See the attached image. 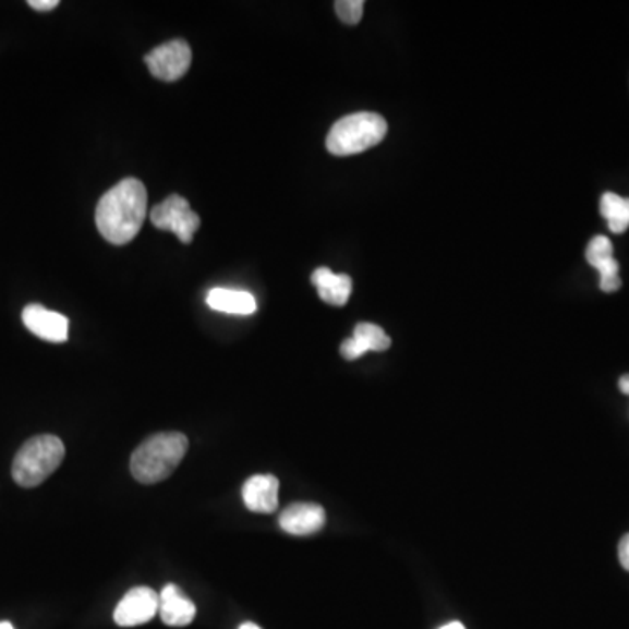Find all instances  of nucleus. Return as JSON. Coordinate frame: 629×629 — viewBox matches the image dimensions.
<instances>
[{"instance_id": "f257e3e1", "label": "nucleus", "mask_w": 629, "mask_h": 629, "mask_svg": "<svg viewBox=\"0 0 629 629\" xmlns=\"http://www.w3.org/2000/svg\"><path fill=\"white\" fill-rule=\"evenodd\" d=\"M147 217V190L138 179H124L101 196L95 211L98 231L112 245L137 237Z\"/></svg>"}, {"instance_id": "f03ea898", "label": "nucleus", "mask_w": 629, "mask_h": 629, "mask_svg": "<svg viewBox=\"0 0 629 629\" xmlns=\"http://www.w3.org/2000/svg\"><path fill=\"white\" fill-rule=\"evenodd\" d=\"M190 448V440L181 432H161L149 437L133 451L130 471L142 484L167 480L181 465Z\"/></svg>"}, {"instance_id": "7ed1b4c3", "label": "nucleus", "mask_w": 629, "mask_h": 629, "mask_svg": "<svg viewBox=\"0 0 629 629\" xmlns=\"http://www.w3.org/2000/svg\"><path fill=\"white\" fill-rule=\"evenodd\" d=\"M65 446L57 436H37L28 439L14 457L13 480L22 488H36L62 465Z\"/></svg>"}, {"instance_id": "20e7f679", "label": "nucleus", "mask_w": 629, "mask_h": 629, "mask_svg": "<svg viewBox=\"0 0 629 629\" xmlns=\"http://www.w3.org/2000/svg\"><path fill=\"white\" fill-rule=\"evenodd\" d=\"M387 121L374 112L344 116L330 129L326 146L330 155L352 156L378 146L387 135Z\"/></svg>"}, {"instance_id": "39448f33", "label": "nucleus", "mask_w": 629, "mask_h": 629, "mask_svg": "<svg viewBox=\"0 0 629 629\" xmlns=\"http://www.w3.org/2000/svg\"><path fill=\"white\" fill-rule=\"evenodd\" d=\"M150 220L161 231H172L182 243L193 242L199 228V216L191 210L190 202L181 194H172L150 210Z\"/></svg>"}, {"instance_id": "423d86ee", "label": "nucleus", "mask_w": 629, "mask_h": 629, "mask_svg": "<svg viewBox=\"0 0 629 629\" xmlns=\"http://www.w3.org/2000/svg\"><path fill=\"white\" fill-rule=\"evenodd\" d=\"M193 53L184 39H173L158 46L146 55V65L150 74L159 81H179L190 71Z\"/></svg>"}, {"instance_id": "0eeeda50", "label": "nucleus", "mask_w": 629, "mask_h": 629, "mask_svg": "<svg viewBox=\"0 0 629 629\" xmlns=\"http://www.w3.org/2000/svg\"><path fill=\"white\" fill-rule=\"evenodd\" d=\"M159 612V594L150 588H133L114 610L116 625L123 628L146 625Z\"/></svg>"}, {"instance_id": "6e6552de", "label": "nucleus", "mask_w": 629, "mask_h": 629, "mask_svg": "<svg viewBox=\"0 0 629 629\" xmlns=\"http://www.w3.org/2000/svg\"><path fill=\"white\" fill-rule=\"evenodd\" d=\"M22 320L32 335L49 343H63L69 339V318L40 304H28L27 309L23 310Z\"/></svg>"}, {"instance_id": "1a4fd4ad", "label": "nucleus", "mask_w": 629, "mask_h": 629, "mask_svg": "<svg viewBox=\"0 0 629 629\" xmlns=\"http://www.w3.org/2000/svg\"><path fill=\"white\" fill-rule=\"evenodd\" d=\"M278 524L283 532L291 535H313L320 532L326 524V511L317 504H292L283 509L278 518Z\"/></svg>"}, {"instance_id": "9d476101", "label": "nucleus", "mask_w": 629, "mask_h": 629, "mask_svg": "<svg viewBox=\"0 0 629 629\" xmlns=\"http://www.w3.org/2000/svg\"><path fill=\"white\" fill-rule=\"evenodd\" d=\"M278 483L275 475L257 474L252 475L243 484L242 497L246 509L259 515H271L278 509Z\"/></svg>"}, {"instance_id": "9b49d317", "label": "nucleus", "mask_w": 629, "mask_h": 629, "mask_svg": "<svg viewBox=\"0 0 629 629\" xmlns=\"http://www.w3.org/2000/svg\"><path fill=\"white\" fill-rule=\"evenodd\" d=\"M392 344L385 330L374 324H359L352 338L344 339L341 353L347 361H355L367 352H385Z\"/></svg>"}, {"instance_id": "f8f14e48", "label": "nucleus", "mask_w": 629, "mask_h": 629, "mask_svg": "<svg viewBox=\"0 0 629 629\" xmlns=\"http://www.w3.org/2000/svg\"><path fill=\"white\" fill-rule=\"evenodd\" d=\"M159 616L165 625L182 628L193 622L196 617V607L177 585H165L159 593Z\"/></svg>"}, {"instance_id": "ddd939ff", "label": "nucleus", "mask_w": 629, "mask_h": 629, "mask_svg": "<svg viewBox=\"0 0 629 629\" xmlns=\"http://www.w3.org/2000/svg\"><path fill=\"white\" fill-rule=\"evenodd\" d=\"M312 283L317 287L320 300L332 306H344L352 294V278L332 274L329 268L315 269Z\"/></svg>"}, {"instance_id": "4468645a", "label": "nucleus", "mask_w": 629, "mask_h": 629, "mask_svg": "<svg viewBox=\"0 0 629 629\" xmlns=\"http://www.w3.org/2000/svg\"><path fill=\"white\" fill-rule=\"evenodd\" d=\"M207 304L211 310L229 315H252L256 312V298L251 292L233 291L225 287H216L207 294Z\"/></svg>"}, {"instance_id": "2eb2a0df", "label": "nucleus", "mask_w": 629, "mask_h": 629, "mask_svg": "<svg viewBox=\"0 0 629 629\" xmlns=\"http://www.w3.org/2000/svg\"><path fill=\"white\" fill-rule=\"evenodd\" d=\"M600 210L608 220V228L614 233H625L629 228V198H620L619 194L605 193L600 203Z\"/></svg>"}, {"instance_id": "dca6fc26", "label": "nucleus", "mask_w": 629, "mask_h": 629, "mask_svg": "<svg viewBox=\"0 0 629 629\" xmlns=\"http://www.w3.org/2000/svg\"><path fill=\"white\" fill-rule=\"evenodd\" d=\"M614 257L610 240L607 237H594L585 249V259L593 268Z\"/></svg>"}, {"instance_id": "f3484780", "label": "nucleus", "mask_w": 629, "mask_h": 629, "mask_svg": "<svg viewBox=\"0 0 629 629\" xmlns=\"http://www.w3.org/2000/svg\"><path fill=\"white\" fill-rule=\"evenodd\" d=\"M335 10L341 22L347 23V25H356L364 14V2L362 0H338Z\"/></svg>"}, {"instance_id": "a211bd4d", "label": "nucleus", "mask_w": 629, "mask_h": 629, "mask_svg": "<svg viewBox=\"0 0 629 629\" xmlns=\"http://www.w3.org/2000/svg\"><path fill=\"white\" fill-rule=\"evenodd\" d=\"M619 561L622 568L629 572V533L619 542Z\"/></svg>"}, {"instance_id": "6ab92c4d", "label": "nucleus", "mask_w": 629, "mask_h": 629, "mask_svg": "<svg viewBox=\"0 0 629 629\" xmlns=\"http://www.w3.org/2000/svg\"><path fill=\"white\" fill-rule=\"evenodd\" d=\"M58 4H60L58 0H31V2H28L32 10L43 11V13H45V11H53L55 8H58Z\"/></svg>"}, {"instance_id": "aec40b11", "label": "nucleus", "mask_w": 629, "mask_h": 629, "mask_svg": "<svg viewBox=\"0 0 629 629\" xmlns=\"http://www.w3.org/2000/svg\"><path fill=\"white\" fill-rule=\"evenodd\" d=\"M619 388L620 392L626 394L629 396V374H625L622 378L619 379Z\"/></svg>"}, {"instance_id": "412c9836", "label": "nucleus", "mask_w": 629, "mask_h": 629, "mask_svg": "<svg viewBox=\"0 0 629 629\" xmlns=\"http://www.w3.org/2000/svg\"><path fill=\"white\" fill-rule=\"evenodd\" d=\"M439 629H465V626L462 622H449V625H445Z\"/></svg>"}, {"instance_id": "4be33fe9", "label": "nucleus", "mask_w": 629, "mask_h": 629, "mask_svg": "<svg viewBox=\"0 0 629 629\" xmlns=\"http://www.w3.org/2000/svg\"><path fill=\"white\" fill-rule=\"evenodd\" d=\"M238 629H261L259 626L254 625V622H245V625L240 626Z\"/></svg>"}, {"instance_id": "5701e85b", "label": "nucleus", "mask_w": 629, "mask_h": 629, "mask_svg": "<svg viewBox=\"0 0 629 629\" xmlns=\"http://www.w3.org/2000/svg\"><path fill=\"white\" fill-rule=\"evenodd\" d=\"M0 629H14V626L8 622V620H2V622H0Z\"/></svg>"}]
</instances>
